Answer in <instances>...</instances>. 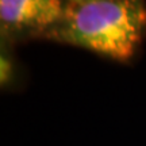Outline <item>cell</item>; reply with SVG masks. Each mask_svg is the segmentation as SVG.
I'll return each mask as SVG.
<instances>
[{
    "label": "cell",
    "instance_id": "1",
    "mask_svg": "<svg viewBox=\"0 0 146 146\" xmlns=\"http://www.w3.org/2000/svg\"><path fill=\"white\" fill-rule=\"evenodd\" d=\"M146 36V4L139 0H72L43 38L77 46L118 62L134 57Z\"/></svg>",
    "mask_w": 146,
    "mask_h": 146
},
{
    "label": "cell",
    "instance_id": "2",
    "mask_svg": "<svg viewBox=\"0 0 146 146\" xmlns=\"http://www.w3.org/2000/svg\"><path fill=\"white\" fill-rule=\"evenodd\" d=\"M58 0H1L0 26L7 38H43L62 18Z\"/></svg>",
    "mask_w": 146,
    "mask_h": 146
},
{
    "label": "cell",
    "instance_id": "3",
    "mask_svg": "<svg viewBox=\"0 0 146 146\" xmlns=\"http://www.w3.org/2000/svg\"><path fill=\"white\" fill-rule=\"evenodd\" d=\"M0 64H1V72H0V74H1V85H4V84H7L8 81H10L11 78V74H12V65H11V61L8 60L7 57H4V56H1V61H0Z\"/></svg>",
    "mask_w": 146,
    "mask_h": 146
}]
</instances>
